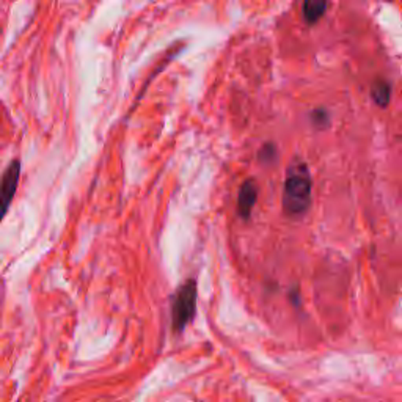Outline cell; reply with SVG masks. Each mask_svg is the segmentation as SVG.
Here are the masks:
<instances>
[{
    "instance_id": "obj_1",
    "label": "cell",
    "mask_w": 402,
    "mask_h": 402,
    "mask_svg": "<svg viewBox=\"0 0 402 402\" xmlns=\"http://www.w3.org/2000/svg\"><path fill=\"white\" fill-rule=\"evenodd\" d=\"M312 175L307 164L300 159H294L286 171L283 187V209L289 216H300L312 204Z\"/></svg>"
},
{
    "instance_id": "obj_2",
    "label": "cell",
    "mask_w": 402,
    "mask_h": 402,
    "mask_svg": "<svg viewBox=\"0 0 402 402\" xmlns=\"http://www.w3.org/2000/svg\"><path fill=\"white\" fill-rule=\"evenodd\" d=\"M195 308H197V283L193 280H189L187 283H184L178 294L175 297L173 302V329L176 332L184 330L189 323H191L193 314H195Z\"/></svg>"
},
{
    "instance_id": "obj_3",
    "label": "cell",
    "mask_w": 402,
    "mask_h": 402,
    "mask_svg": "<svg viewBox=\"0 0 402 402\" xmlns=\"http://www.w3.org/2000/svg\"><path fill=\"white\" fill-rule=\"evenodd\" d=\"M21 178V162L18 159L11 160L7 170L0 178V222L5 219L10 206L13 203L15 193L18 191Z\"/></svg>"
},
{
    "instance_id": "obj_4",
    "label": "cell",
    "mask_w": 402,
    "mask_h": 402,
    "mask_svg": "<svg viewBox=\"0 0 402 402\" xmlns=\"http://www.w3.org/2000/svg\"><path fill=\"white\" fill-rule=\"evenodd\" d=\"M258 198V189L253 181H245L239 189V197H238V211L242 219H249L251 211L255 208Z\"/></svg>"
},
{
    "instance_id": "obj_5",
    "label": "cell",
    "mask_w": 402,
    "mask_h": 402,
    "mask_svg": "<svg viewBox=\"0 0 402 402\" xmlns=\"http://www.w3.org/2000/svg\"><path fill=\"white\" fill-rule=\"evenodd\" d=\"M327 7H329V0H303V19L309 26L316 24L325 15Z\"/></svg>"
},
{
    "instance_id": "obj_6",
    "label": "cell",
    "mask_w": 402,
    "mask_h": 402,
    "mask_svg": "<svg viewBox=\"0 0 402 402\" xmlns=\"http://www.w3.org/2000/svg\"><path fill=\"white\" fill-rule=\"evenodd\" d=\"M371 96L376 104L385 107L390 102V97H392V87H390L387 80H376L371 87Z\"/></svg>"
},
{
    "instance_id": "obj_7",
    "label": "cell",
    "mask_w": 402,
    "mask_h": 402,
    "mask_svg": "<svg viewBox=\"0 0 402 402\" xmlns=\"http://www.w3.org/2000/svg\"><path fill=\"white\" fill-rule=\"evenodd\" d=\"M312 119H313V123L320 129L329 124V115H327L324 108H318V111H314L312 115Z\"/></svg>"
},
{
    "instance_id": "obj_8",
    "label": "cell",
    "mask_w": 402,
    "mask_h": 402,
    "mask_svg": "<svg viewBox=\"0 0 402 402\" xmlns=\"http://www.w3.org/2000/svg\"><path fill=\"white\" fill-rule=\"evenodd\" d=\"M275 146L274 145H266L260 153V159L262 160H267V162H271V160L275 157Z\"/></svg>"
}]
</instances>
